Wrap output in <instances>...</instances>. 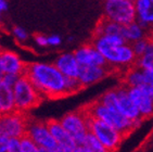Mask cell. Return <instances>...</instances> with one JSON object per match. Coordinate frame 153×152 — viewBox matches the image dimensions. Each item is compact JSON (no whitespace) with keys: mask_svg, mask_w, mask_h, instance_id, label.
Here are the masks:
<instances>
[{"mask_svg":"<svg viewBox=\"0 0 153 152\" xmlns=\"http://www.w3.org/2000/svg\"><path fill=\"white\" fill-rule=\"evenodd\" d=\"M109 73L106 66H80L77 78L82 84V86L91 85L99 82Z\"/></svg>","mask_w":153,"mask_h":152,"instance_id":"cell-17","label":"cell"},{"mask_svg":"<svg viewBox=\"0 0 153 152\" xmlns=\"http://www.w3.org/2000/svg\"><path fill=\"white\" fill-rule=\"evenodd\" d=\"M148 88H149V91H150V95H151V97H152V100H153V86H150V87H148Z\"/></svg>","mask_w":153,"mask_h":152,"instance_id":"cell-40","label":"cell"},{"mask_svg":"<svg viewBox=\"0 0 153 152\" xmlns=\"http://www.w3.org/2000/svg\"><path fill=\"white\" fill-rule=\"evenodd\" d=\"M26 133L38 147L49 150H54L58 147L56 140L53 139L46 125V122L44 121H38L30 117Z\"/></svg>","mask_w":153,"mask_h":152,"instance_id":"cell-9","label":"cell"},{"mask_svg":"<svg viewBox=\"0 0 153 152\" xmlns=\"http://www.w3.org/2000/svg\"><path fill=\"white\" fill-rule=\"evenodd\" d=\"M15 111L28 112L32 109L38 107L45 98L34 87L26 76L20 75L13 86Z\"/></svg>","mask_w":153,"mask_h":152,"instance_id":"cell-4","label":"cell"},{"mask_svg":"<svg viewBox=\"0 0 153 152\" xmlns=\"http://www.w3.org/2000/svg\"><path fill=\"white\" fill-rule=\"evenodd\" d=\"M7 9L6 0H0V11H4Z\"/></svg>","mask_w":153,"mask_h":152,"instance_id":"cell-36","label":"cell"},{"mask_svg":"<svg viewBox=\"0 0 153 152\" xmlns=\"http://www.w3.org/2000/svg\"><path fill=\"white\" fill-rule=\"evenodd\" d=\"M38 152H58V151H56V149L49 150V149H46V148H41V147H38Z\"/></svg>","mask_w":153,"mask_h":152,"instance_id":"cell-37","label":"cell"},{"mask_svg":"<svg viewBox=\"0 0 153 152\" xmlns=\"http://www.w3.org/2000/svg\"><path fill=\"white\" fill-rule=\"evenodd\" d=\"M125 84L126 87H138L144 86L143 73L140 67H135L128 71V73L125 76Z\"/></svg>","mask_w":153,"mask_h":152,"instance_id":"cell-21","label":"cell"},{"mask_svg":"<svg viewBox=\"0 0 153 152\" xmlns=\"http://www.w3.org/2000/svg\"><path fill=\"white\" fill-rule=\"evenodd\" d=\"M35 40L37 41V44L39 46H47L48 41H47V37L41 34H35Z\"/></svg>","mask_w":153,"mask_h":152,"instance_id":"cell-33","label":"cell"},{"mask_svg":"<svg viewBox=\"0 0 153 152\" xmlns=\"http://www.w3.org/2000/svg\"><path fill=\"white\" fill-rule=\"evenodd\" d=\"M19 140H20L21 152H38V146L33 141L27 133L21 136Z\"/></svg>","mask_w":153,"mask_h":152,"instance_id":"cell-24","label":"cell"},{"mask_svg":"<svg viewBox=\"0 0 153 152\" xmlns=\"http://www.w3.org/2000/svg\"><path fill=\"white\" fill-rule=\"evenodd\" d=\"M99 101L102 104L105 105V107H108V108L116 109V107H117V95H116V90L108 91L106 94H104L101 97Z\"/></svg>","mask_w":153,"mask_h":152,"instance_id":"cell-26","label":"cell"},{"mask_svg":"<svg viewBox=\"0 0 153 152\" xmlns=\"http://www.w3.org/2000/svg\"><path fill=\"white\" fill-rule=\"evenodd\" d=\"M8 152H21L20 140H19V138H10L9 151Z\"/></svg>","mask_w":153,"mask_h":152,"instance_id":"cell-31","label":"cell"},{"mask_svg":"<svg viewBox=\"0 0 153 152\" xmlns=\"http://www.w3.org/2000/svg\"><path fill=\"white\" fill-rule=\"evenodd\" d=\"M54 66L61 72L65 77L77 78L79 73V63L77 62L74 53H64L60 56L54 62Z\"/></svg>","mask_w":153,"mask_h":152,"instance_id":"cell-15","label":"cell"},{"mask_svg":"<svg viewBox=\"0 0 153 152\" xmlns=\"http://www.w3.org/2000/svg\"><path fill=\"white\" fill-rule=\"evenodd\" d=\"M104 18L122 26L136 21L135 0H106Z\"/></svg>","mask_w":153,"mask_h":152,"instance_id":"cell-6","label":"cell"},{"mask_svg":"<svg viewBox=\"0 0 153 152\" xmlns=\"http://www.w3.org/2000/svg\"><path fill=\"white\" fill-rule=\"evenodd\" d=\"M75 152H88L82 146H77L75 148Z\"/></svg>","mask_w":153,"mask_h":152,"instance_id":"cell-38","label":"cell"},{"mask_svg":"<svg viewBox=\"0 0 153 152\" xmlns=\"http://www.w3.org/2000/svg\"><path fill=\"white\" fill-rule=\"evenodd\" d=\"M56 151H58V152H75V149H72V148H68V147L58 146V147H56Z\"/></svg>","mask_w":153,"mask_h":152,"instance_id":"cell-35","label":"cell"},{"mask_svg":"<svg viewBox=\"0 0 153 152\" xmlns=\"http://www.w3.org/2000/svg\"><path fill=\"white\" fill-rule=\"evenodd\" d=\"M82 110L86 114H88L89 116L98 118V120L106 123L108 125L114 127L124 136H127L131 130H134L139 126L124 116L118 110L108 108L104 104H102L99 100L90 103V104H87Z\"/></svg>","mask_w":153,"mask_h":152,"instance_id":"cell-3","label":"cell"},{"mask_svg":"<svg viewBox=\"0 0 153 152\" xmlns=\"http://www.w3.org/2000/svg\"><path fill=\"white\" fill-rule=\"evenodd\" d=\"M30 120L28 112L14 111L0 116V135L9 138H20L26 133Z\"/></svg>","mask_w":153,"mask_h":152,"instance_id":"cell-7","label":"cell"},{"mask_svg":"<svg viewBox=\"0 0 153 152\" xmlns=\"http://www.w3.org/2000/svg\"><path fill=\"white\" fill-rule=\"evenodd\" d=\"M92 45L103 56L106 64L113 66H128L137 61L131 46L125 42L122 35H102L94 37Z\"/></svg>","mask_w":153,"mask_h":152,"instance_id":"cell-2","label":"cell"},{"mask_svg":"<svg viewBox=\"0 0 153 152\" xmlns=\"http://www.w3.org/2000/svg\"><path fill=\"white\" fill-rule=\"evenodd\" d=\"M105 1H106V0H105Z\"/></svg>","mask_w":153,"mask_h":152,"instance_id":"cell-41","label":"cell"},{"mask_svg":"<svg viewBox=\"0 0 153 152\" xmlns=\"http://www.w3.org/2000/svg\"><path fill=\"white\" fill-rule=\"evenodd\" d=\"M80 66H106V62L94 45H85L74 52Z\"/></svg>","mask_w":153,"mask_h":152,"instance_id":"cell-12","label":"cell"},{"mask_svg":"<svg viewBox=\"0 0 153 152\" xmlns=\"http://www.w3.org/2000/svg\"><path fill=\"white\" fill-rule=\"evenodd\" d=\"M102 35H122V25L105 18L101 19L94 28V37Z\"/></svg>","mask_w":153,"mask_h":152,"instance_id":"cell-20","label":"cell"},{"mask_svg":"<svg viewBox=\"0 0 153 152\" xmlns=\"http://www.w3.org/2000/svg\"><path fill=\"white\" fill-rule=\"evenodd\" d=\"M47 41H48V45H51V46H58V45L61 44V38H60L59 36L53 35V36H50V37H48Z\"/></svg>","mask_w":153,"mask_h":152,"instance_id":"cell-34","label":"cell"},{"mask_svg":"<svg viewBox=\"0 0 153 152\" xmlns=\"http://www.w3.org/2000/svg\"><path fill=\"white\" fill-rule=\"evenodd\" d=\"M86 115H87V124H88L89 132L105 147V149L109 152H113L117 149L125 136L118 132L117 129L108 125L102 121L89 116L88 114Z\"/></svg>","mask_w":153,"mask_h":152,"instance_id":"cell-5","label":"cell"},{"mask_svg":"<svg viewBox=\"0 0 153 152\" xmlns=\"http://www.w3.org/2000/svg\"><path fill=\"white\" fill-rule=\"evenodd\" d=\"M22 75L30 79L45 99H59L68 96L65 91V76L54 64L25 63Z\"/></svg>","mask_w":153,"mask_h":152,"instance_id":"cell-1","label":"cell"},{"mask_svg":"<svg viewBox=\"0 0 153 152\" xmlns=\"http://www.w3.org/2000/svg\"><path fill=\"white\" fill-rule=\"evenodd\" d=\"M25 63L19 58L16 53L0 50V66L4 74H14V75H22L25 69Z\"/></svg>","mask_w":153,"mask_h":152,"instance_id":"cell-13","label":"cell"},{"mask_svg":"<svg viewBox=\"0 0 153 152\" xmlns=\"http://www.w3.org/2000/svg\"><path fill=\"white\" fill-rule=\"evenodd\" d=\"M3 75H4V73H3V71H2V69H1V66H0V83H1V80H2Z\"/></svg>","mask_w":153,"mask_h":152,"instance_id":"cell-39","label":"cell"},{"mask_svg":"<svg viewBox=\"0 0 153 152\" xmlns=\"http://www.w3.org/2000/svg\"><path fill=\"white\" fill-rule=\"evenodd\" d=\"M80 146L84 147L88 152H109L105 149V147L103 146L90 132H88V134L86 135L85 139Z\"/></svg>","mask_w":153,"mask_h":152,"instance_id":"cell-22","label":"cell"},{"mask_svg":"<svg viewBox=\"0 0 153 152\" xmlns=\"http://www.w3.org/2000/svg\"><path fill=\"white\" fill-rule=\"evenodd\" d=\"M60 123L73 138L77 146H80L88 134V124H87V115L82 110L68 113L62 117Z\"/></svg>","mask_w":153,"mask_h":152,"instance_id":"cell-8","label":"cell"},{"mask_svg":"<svg viewBox=\"0 0 153 152\" xmlns=\"http://www.w3.org/2000/svg\"><path fill=\"white\" fill-rule=\"evenodd\" d=\"M142 73H143V78H144V86H153V66L146 67V69H141Z\"/></svg>","mask_w":153,"mask_h":152,"instance_id":"cell-28","label":"cell"},{"mask_svg":"<svg viewBox=\"0 0 153 152\" xmlns=\"http://www.w3.org/2000/svg\"><path fill=\"white\" fill-rule=\"evenodd\" d=\"M18 78H19V75H14V74H4L1 82H2L4 85L13 88V86L15 85V83H16Z\"/></svg>","mask_w":153,"mask_h":152,"instance_id":"cell-29","label":"cell"},{"mask_svg":"<svg viewBox=\"0 0 153 152\" xmlns=\"http://www.w3.org/2000/svg\"><path fill=\"white\" fill-rule=\"evenodd\" d=\"M149 41L148 39H144V38H141V39H139V40L135 41L133 44L130 45L131 48H133V51L135 53L136 58H139V57H141L142 54L144 53L146 49L148 47V44H149Z\"/></svg>","mask_w":153,"mask_h":152,"instance_id":"cell-27","label":"cell"},{"mask_svg":"<svg viewBox=\"0 0 153 152\" xmlns=\"http://www.w3.org/2000/svg\"><path fill=\"white\" fill-rule=\"evenodd\" d=\"M15 111L13 88L0 83V116Z\"/></svg>","mask_w":153,"mask_h":152,"instance_id":"cell-18","label":"cell"},{"mask_svg":"<svg viewBox=\"0 0 153 152\" xmlns=\"http://www.w3.org/2000/svg\"><path fill=\"white\" fill-rule=\"evenodd\" d=\"M10 138L3 135H0V152H8L9 151Z\"/></svg>","mask_w":153,"mask_h":152,"instance_id":"cell-30","label":"cell"},{"mask_svg":"<svg viewBox=\"0 0 153 152\" xmlns=\"http://www.w3.org/2000/svg\"><path fill=\"white\" fill-rule=\"evenodd\" d=\"M137 65L140 69H146V67L153 66V41H149L148 47L141 57L138 58Z\"/></svg>","mask_w":153,"mask_h":152,"instance_id":"cell-23","label":"cell"},{"mask_svg":"<svg viewBox=\"0 0 153 152\" xmlns=\"http://www.w3.org/2000/svg\"><path fill=\"white\" fill-rule=\"evenodd\" d=\"M136 21L143 28L153 26V0H135Z\"/></svg>","mask_w":153,"mask_h":152,"instance_id":"cell-16","label":"cell"},{"mask_svg":"<svg viewBox=\"0 0 153 152\" xmlns=\"http://www.w3.org/2000/svg\"><path fill=\"white\" fill-rule=\"evenodd\" d=\"M46 125H47L51 136H52L53 139L56 140L58 146L68 147V148H72V149H75L77 147L75 141L73 140V138H72L71 136L68 135V133L65 130L64 127L60 123V121L48 120L47 122H46Z\"/></svg>","mask_w":153,"mask_h":152,"instance_id":"cell-14","label":"cell"},{"mask_svg":"<svg viewBox=\"0 0 153 152\" xmlns=\"http://www.w3.org/2000/svg\"><path fill=\"white\" fill-rule=\"evenodd\" d=\"M115 90H116V95H117V107H116V109L129 121L136 123L137 125H140L142 118L139 114L138 109L136 108L133 100L130 99L127 87L124 86V87H120Z\"/></svg>","mask_w":153,"mask_h":152,"instance_id":"cell-11","label":"cell"},{"mask_svg":"<svg viewBox=\"0 0 153 152\" xmlns=\"http://www.w3.org/2000/svg\"><path fill=\"white\" fill-rule=\"evenodd\" d=\"M128 95L133 100L134 104L138 109L141 118H148L153 115V100L147 86L127 87Z\"/></svg>","mask_w":153,"mask_h":152,"instance_id":"cell-10","label":"cell"},{"mask_svg":"<svg viewBox=\"0 0 153 152\" xmlns=\"http://www.w3.org/2000/svg\"><path fill=\"white\" fill-rule=\"evenodd\" d=\"M122 37L124 38L125 42L133 44L144 37V28L137 21H134L131 23L122 26Z\"/></svg>","mask_w":153,"mask_h":152,"instance_id":"cell-19","label":"cell"},{"mask_svg":"<svg viewBox=\"0 0 153 152\" xmlns=\"http://www.w3.org/2000/svg\"><path fill=\"white\" fill-rule=\"evenodd\" d=\"M84 86L79 82L78 78H74V77H65V91H66V95L70 96V95L76 94L79 90H82Z\"/></svg>","mask_w":153,"mask_h":152,"instance_id":"cell-25","label":"cell"},{"mask_svg":"<svg viewBox=\"0 0 153 152\" xmlns=\"http://www.w3.org/2000/svg\"><path fill=\"white\" fill-rule=\"evenodd\" d=\"M13 33L15 34V36L20 39V40H25L27 38V34L25 33L23 28H20V27H14L13 29Z\"/></svg>","mask_w":153,"mask_h":152,"instance_id":"cell-32","label":"cell"}]
</instances>
